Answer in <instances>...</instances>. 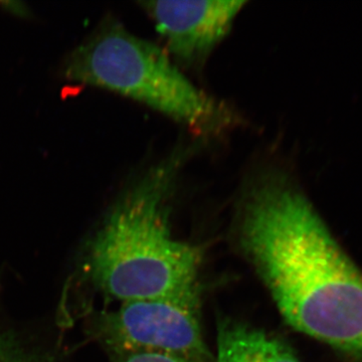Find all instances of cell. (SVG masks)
Returning <instances> with one entry per match:
<instances>
[{
	"label": "cell",
	"mask_w": 362,
	"mask_h": 362,
	"mask_svg": "<svg viewBox=\"0 0 362 362\" xmlns=\"http://www.w3.org/2000/svg\"><path fill=\"white\" fill-rule=\"evenodd\" d=\"M240 242L292 327L362 361V272L282 175L247 194Z\"/></svg>",
	"instance_id": "obj_1"
},
{
	"label": "cell",
	"mask_w": 362,
	"mask_h": 362,
	"mask_svg": "<svg viewBox=\"0 0 362 362\" xmlns=\"http://www.w3.org/2000/svg\"><path fill=\"white\" fill-rule=\"evenodd\" d=\"M63 73L134 100L204 137L237 124L235 114L194 85L165 49L112 18L71 52Z\"/></svg>",
	"instance_id": "obj_3"
},
{
	"label": "cell",
	"mask_w": 362,
	"mask_h": 362,
	"mask_svg": "<svg viewBox=\"0 0 362 362\" xmlns=\"http://www.w3.org/2000/svg\"><path fill=\"white\" fill-rule=\"evenodd\" d=\"M247 1H142L176 65L202 66L230 33Z\"/></svg>",
	"instance_id": "obj_5"
},
{
	"label": "cell",
	"mask_w": 362,
	"mask_h": 362,
	"mask_svg": "<svg viewBox=\"0 0 362 362\" xmlns=\"http://www.w3.org/2000/svg\"><path fill=\"white\" fill-rule=\"evenodd\" d=\"M105 340L125 356L159 354L202 362L206 347L197 301L150 299L123 302L104 317Z\"/></svg>",
	"instance_id": "obj_4"
},
{
	"label": "cell",
	"mask_w": 362,
	"mask_h": 362,
	"mask_svg": "<svg viewBox=\"0 0 362 362\" xmlns=\"http://www.w3.org/2000/svg\"><path fill=\"white\" fill-rule=\"evenodd\" d=\"M0 362H51L13 331L0 325Z\"/></svg>",
	"instance_id": "obj_7"
},
{
	"label": "cell",
	"mask_w": 362,
	"mask_h": 362,
	"mask_svg": "<svg viewBox=\"0 0 362 362\" xmlns=\"http://www.w3.org/2000/svg\"><path fill=\"white\" fill-rule=\"evenodd\" d=\"M121 362H190L178 357L159 354H133L124 356Z\"/></svg>",
	"instance_id": "obj_8"
},
{
	"label": "cell",
	"mask_w": 362,
	"mask_h": 362,
	"mask_svg": "<svg viewBox=\"0 0 362 362\" xmlns=\"http://www.w3.org/2000/svg\"><path fill=\"white\" fill-rule=\"evenodd\" d=\"M176 166L162 163L121 197L88 245L84 270L92 284L120 301H197L202 255L173 238L169 197Z\"/></svg>",
	"instance_id": "obj_2"
},
{
	"label": "cell",
	"mask_w": 362,
	"mask_h": 362,
	"mask_svg": "<svg viewBox=\"0 0 362 362\" xmlns=\"http://www.w3.org/2000/svg\"><path fill=\"white\" fill-rule=\"evenodd\" d=\"M218 362H302L284 342L244 324L228 322L218 337Z\"/></svg>",
	"instance_id": "obj_6"
}]
</instances>
